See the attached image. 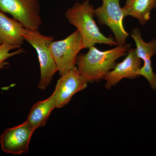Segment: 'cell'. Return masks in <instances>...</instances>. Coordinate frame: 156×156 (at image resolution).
I'll use <instances>...</instances> for the list:
<instances>
[{
	"label": "cell",
	"mask_w": 156,
	"mask_h": 156,
	"mask_svg": "<svg viewBox=\"0 0 156 156\" xmlns=\"http://www.w3.org/2000/svg\"><path fill=\"white\" fill-rule=\"evenodd\" d=\"M130 48V45L126 44L101 51L92 46L87 53L78 56L77 68L88 83L97 82L115 67L117 60L126 55Z\"/></svg>",
	"instance_id": "obj_1"
},
{
	"label": "cell",
	"mask_w": 156,
	"mask_h": 156,
	"mask_svg": "<svg viewBox=\"0 0 156 156\" xmlns=\"http://www.w3.org/2000/svg\"><path fill=\"white\" fill-rule=\"evenodd\" d=\"M94 11L95 9L89 0H86L76 3L68 9L65 17L69 23L77 28L84 49H89L96 44L117 46L118 44L115 40L105 36L99 30L94 19Z\"/></svg>",
	"instance_id": "obj_2"
},
{
	"label": "cell",
	"mask_w": 156,
	"mask_h": 156,
	"mask_svg": "<svg viewBox=\"0 0 156 156\" xmlns=\"http://www.w3.org/2000/svg\"><path fill=\"white\" fill-rule=\"evenodd\" d=\"M23 37L26 41L36 51L41 70V77L37 87L41 90H44L51 83L53 76L58 71L50 48V43L53 41V37L44 35L38 30L27 29Z\"/></svg>",
	"instance_id": "obj_3"
},
{
	"label": "cell",
	"mask_w": 156,
	"mask_h": 156,
	"mask_svg": "<svg viewBox=\"0 0 156 156\" xmlns=\"http://www.w3.org/2000/svg\"><path fill=\"white\" fill-rule=\"evenodd\" d=\"M50 48L60 75L76 67L78 54L84 49L77 30L64 39L51 42Z\"/></svg>",
	"instance_id": "obj_4"
},
{
	"label": "cell",
	"mask_w": 156,
	"mask_h": 156,
	"mask_svg": "<svg viewBox=\"0 0 156 156\" xmlns=\"http://www.w3.org/2000/svg\"><path fill=\"white\" fill-rule=\"evenodd\" d=\"M40 8L38 0H0V11L31 30H38L41 25Z\"/></svg>",
	"instance_id": "obj_5"
},
{
	"label": "cell",
	"mask_w": 156,
	"mask_h": 156,
	"mask_svg": "<svg viewBox=\"0 0 156 156\" xmlns=\"http://www.w3.org/2000/svg\"><path fill=\"white\" fill-rule=\"evenodd\" d=\"M101 6L95 9V15L99 23L106 25L112 31L118 45L126 44L129 34L124 25L125 17L120 0H102Z\"/></svg>",
	"instance_id": "obj_6"
},
{
	"label": "cell",
	"mask_w": 156,
	"mask_h": 156,
	"mask_svg": "<svg viewBox=\"0 0 156 156\" xmlns=\"http://www.w3.org/2000/svg\"><path fill=\"white\" fill-rule=\"evenodd\" d=\"M35 129L26 121L19 126L6 129L0 136L2 150L14 155L26 154Z\"/></svg>",
	"instance_id": "obj_7"
},
{
	"label": "cell",
	"mask_w": 156,
	"mask_h": 156,
	"mask_svg": "<svg viewBox=\"0 0 156 156\" xmlns=\"http://www.w3.org/2000/svg\"><path fill=\"white\" fill-rule=\"evenodd\" d=\"M88 83L76 66L62 75L53 92L56 96V108H61L66 105L74 95L87 88Z\"/></svg>",
	"instance_id": "obj_8"
},
{
	"label": "cell",
	"mask_w": 156,
	"mask_h": 156,
	"mask_svg": "<svg viewBox=\"0 0 156 156\" xmlns=\"http://www.w3.org/2000/svg\"><path fill=\"white\" fill-rule=\"evenodd\" d=\"M141 60L136 55L135 49H129L128 55L122 61L116 64L103 78L105 87L110 89L125 78H135L138 70L141 67Z\"/></svg>",
	"instance_id": "obj_9"
},
{
	"label": "cell",
	"mask_w": 156,
	"mask_h": 156,
	"mask_svg": "<svg viewBox=\"0 0 156 156\" xmlns=\"http://www.w3.org/2000/svg\"><path fill=\"white\" fill-rule=\"evenodd\" d=\"M26 29L17 20L8 17L0 11V44L21 48L25 41L23 34Z\"/></svg>",
	"instance_id": "obj_10"
},
{
	"label": "cell",
	"mask_w": 156,
	"mask_h": 156,
	"mask_svg": "<svg viewBox=\"0 0 156 156\" xmlns=\"http://www.w3.org/2000/svg\"><path fill=\"white\" fill-rule=\"evenodd\" d=\"M56 108V99L53 92L50 97L34 104L26 121L35 130L46 125L52 111Z\"/></svg>",
	"instance_id": "obj_11"
},
{
	"label": "cell",
	"mask_w": 156,
	"mask_h": 156,
	"mask_svg": "<svg viewBox=\"0 0 156 156\" xmlns=\"http://www.w3.org/2000/svg\"><path fill=\"white\" fill-rule=\"evenodd\" d=\"M156 8V0H127L122 8L125 17L131 16L144 25L151 18V13Z\"/></svg>",
	"instance_id": "obj_12"
},
{
	"label": "cell",
	"mask_w": 156,
	"mask_h": 156,
	"mask_svg": "<svg viewBox=\"0 0 156 156\" xmlns=\"http://www.w3.org/2000/svg\"><path fill=\"white\" fill-rule=\"evenodd\" d=\"M131 37L135 42L136 55L141 60L151 58L156 54V39L151 41L145 42L142 39L139 29H133Z\"/></svg>",
	"instance_id": "obj_13"
},
{
	"label": "cell",
	"mask_w": 156,
	"mask_h": 156,
	"mask_svg": "<svg viewBox=\"0 0 156 156\" xmlns=\"http://www.w3.org/2000/svg\"><path fill=\"white\" fill-rule=\"evenodd\" d=\"M24 52L23 48L7 44H0V69L8 65V62L5 61L7 59Z\"/></svg>",
	"instance_id": "obj_14"
},
{
	"label": "cell",
	"mask_w": 156,
	"mask_h": 156,
	"mask_svg": "<svg viewBox=\"0 0 156 156\" xmlns=\"http://www.w3.org/2000/svg\"><path fill=\"white\" fill-rule=\"evenodd\" d=\"M144 65L137 71L136 74L142 76L147 80L151 88L154 91L156 90V74L154 72L152 67L151 58L143 60Z\"/></svg>",
	"instance_id": "obj_15"
}]
</instances>
